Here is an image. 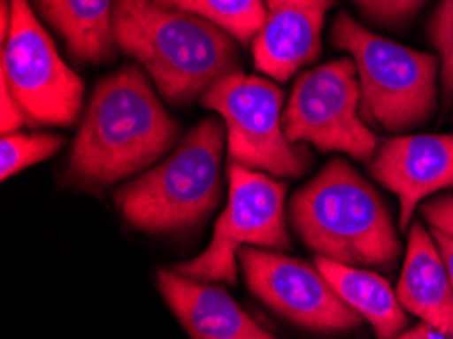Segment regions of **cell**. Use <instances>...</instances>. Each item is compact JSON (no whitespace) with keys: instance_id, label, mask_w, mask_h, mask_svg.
<instances>
[{"instance_id":"7","label":"cell","mask_w":453,"mask_h":339,"mask_svg":"<svg viewBox=\"0 0 453 339\" xmlns=\"http://www.w3.org/2000/svg\"><path fill=\"white\" fill-rule=\"evenodd\" d=\"M287 183L240 165L228 169V204L205 250L173 266L183 276L203 282H238V250L242 246L285 252L291 248L287 230Z\"/></svg>"},{"instance_id":"6","label":"cell","mask_w":453,"mask_h":339,"mask_svg":"<svg viewBox=\"0 0 453 339\" xmlns=\"http://www.w3.org/2000/svg\"><path fill=\"white\" fill-rule=\"evenodd\" d=\"M285 94L271 80L236 72L203 94L202 106L216 112L228 133L230 165L293 179L311 165L307 144H293L283 128Z\"/></svg>"},{"instance_id":"2","label":"cell","mask_w":453,"mask_h":339,"mask_svg":"<svg viewBox=\"0 0 453 339\" xmlns=\"http://www.w3.org/2000/svg\"><path fill=\"white\" fill-rule=\"evenodd\" d=\"M112 35L116 47L139 61L173 106L202 102L219 80L242 72L228 33L157 0H116Z\"/></svg>"},{"instance_id":"12","label":"cell","mask_w":453,"mask_h":339,"mask_svg":"<svg viewBox=\"0 0 453 339\" xmlns=\"http://www.w3.org/2000/svg\"><path fill=\"white\" fill-rule=\"evenodd\" d=\"M266 20L252 43L254 67L277 81H289L293 73L321 55V31L335 0H265Z\"/></svg>"},{"instance_id":"16","label":"cell","mask_w":453,"mask_h":339,"mask_svg":"<svg viewBox=\"0 0 453 339\" xmlns=\"http://www.w3.org/2000/svg\"><path fill=\"white\" fill-rule=\"evenodd\" d=\"M315 266L329 281L362 320L372 325L376 339H395L407 327V313L399 295L380 274L360 266H346L340 262L315 256Z\"/></svg>"},{"instance_id":"13","label":"cell","mask_w":453,"mask_h":339,"mask_svg":"<svg viewBox=\"0 0 453 339\" xmlns=\"http://www.w3.org/2000/svg\"><path fill=\"white\" fill-rule=\"evenodd\" d=\"M157 289L189 339H277L222 287L161 268Z\"/></svg>"},{"instance_id":"22","label":"cell","mask_w":453,"mask_h":339,"mask_svg":"<svg viewBox=\"0 0 453 339\" xmlns=\"http://www.w3.org/2000/svg\"><path fill=\"white\" fill-rule=\"evenodd\" d=\"M0 104H3V124H0L3 135L19 133V128L27 124V116L4 81H0Z\"/></svg>"},{"instance_id":"4","label":"cell","mask_w":453,"mask_h":339,"mask_svg":"<svg viewBox=\"0 0 453 339\" xmlns=\"http://www.w3.org/2000/svg\"><path fill=\"white\" fill-rule=\"evenodd\" d=\"M224 147V120L218 114L200 120L165 161L114 193L122 218L147 234L183 232L200 224L222 199Z\"/></svg>"},{"instance_id":"21","label":"cell","mask_w":453,"mask_h":339,"mask_svg":"<svg viewBox=\"0 0 453 339\" xmlns=\"http://www.w3.org/2000/svg\"><path fill=\"white\" fill-rule=\"evenodd\" d=\"M425 221L435 230L453 236V196H441L421 205Z\"/></svg>"},{"instance_id":"5","label":"cell","mask_w":453,"mask_h":339,"mask_svg":"<svg viewBox=\"0 0 453 339\" xmlns=\"http://www.w3.org/2000/svg\"><path fill=\"white\" fill-rule=\"evenodd\" d=\"M329 39L358 69L360 114L370 128L404 133L434 116L441 75L435 55L380 37L346 12L334 19Z\"/></svg>"},{"instance_id":"23","label":"cell","mask_w":453,"mask_h":339,"mask_svg":"<svg viewBox=\"0 0 453 339\" xmlns=\"http://www.w3.org/2000/svg\"><path fill=\"white\" fill-rule=\"evenodd\" d=\"M431 234H434L439 250L443 254L445 266H448L451 287H453V236H449V234H445L441 230H435V227H431Z\"/></svg>"},{"instance_id":"18","label":"cell","mask_w":453,"mask_h":339,"mask_svg":"<svg viewBox=\"0 0 453 339\" xmlns=\"http://www.w3.org/2000/svg\"><path fill=\"white\" fill-rule=\"evenodd\" d=\"M64 147V136L59 135H27V133H11L3 135L0 141V175L6 181L17 173L25 171L31 165H37L45 158H51Z\"/></svg>"},{"instance_id":"11","label":"cell","mask_w":453,"mask_h":339,"mask_svg":"<svg viewBox=\"0 0 453 339\" xmlns=\"http://www.w3.org/2000/svg\"><path fill=\"white\" fill-rule=\"evenodd\" d=\"M370 175L399 197L407 230L423 199L453 189V135L395 136L379 144Z\"/></svg>"},{"instance_id":"9","label":"cell","mask_w":453,"mask_h":339,"mask_svg":"<svg viewBox=\"0 0 453 339\" xmlns=\"http://www.w3.org/2000/svg\"><path fill=\"white\" fill-rule=\"evenodd\" d=\"M285 136L324 153H344L370 161L379 138L360 114L358 69L342 58L299 73L283 110Z\"/></svg>"},{"instance_id":"25","label":"cell","mask_w":453,"mask_h":339,"mask_svg":"<svg viewBox=\"0 0 453 339\" xmlns=\"http://www.w3.org/2000/svg\"><path fill=\"white\" fill-rule=\"evenodd\" d=\"M434 331L435 329H431L427 323H423V325H418V327L407 331V334H401L399 337H395V339H435Z\"/></svg>"},{"instance_id":"17","label":"cell","mask_w":453,"mask_h":339,"mask_svg":"<svg viewBox=\"0 0 453 339\" xmlns=\"http://www.w3.org/2000/svg\"><path fill=\"white\" fill-rule=\"evenodd\" d=\"M161 4L210 20L240 45L254 43L266 20L265 0H163Z\"/></svg>"},{"instance_id":"10","label":"cell","mask_w":453,"mask_h":339,"mask_svg":"<svg viewBox=\"0 0 453 339\" xmlns=\"http://www.w3.org/2000/svg\"><path fill=\"white\" fill-rule=\"evenodd\" d=\"M246 285L274 313L299 327L340 334L358 327L362 317L335 293L318 266L266 248L238 250Z\"/></svg>"},{"instance_id":"1","label":"cell","mask_w":453,"mask_h":339,"mask_svg":"<svg viewBox=\"0 0 453 339\" xmlns=\"http://www.w3.org/2000/svg\"><path fill=\"white\" fill-rule=\"evenodd\" d=\"M180 135L149 73L125 65L96 84L73 138L67 177L86 187L125 181L161 161Z\"/></svg>"},{"instance_id":"19","label":"cell","mask_w":453,"mask_h":339,"mask_svg":"<svg viewBox=\"0 0 453 339\" xmlns=\"http://www.w3.org/2000/svg\"><path fill=\"white\" fill-rule=\"evenodd\" d=\"M429 39L441 61L443 98L449 104L453 98V0L439 3L429 20Z\"/></svg>"},{"instance_id":"26","label":"cell","mask_w":453,"mask_h":339,"mask_svg":"<svg viewBox=\"0 0 453 339\" xmlns=\"http://www.w3.org/2000/svg\"><path fill=\"white\" fill-rule=\"evenodd\" d=\"M157 3H159V4H161V3H163V0H157Z\"/></svg>"},{"instance_id":"3","label":"cell","mask_w":453,"mask_h":339,"mask_svg":"<svg viewBox=\"0 0 453 339\" xmlns=\"http://www.w3.org/2000/svg\"><path fill=\"white\" fill-rule=\"evenodd\" d=\"M289 221L309 250L340 265L393 268L401 254L387 204L344 158L295 193Z\"/></svg>"},{"instance_id":"15","label":"cell","mask_w":453,"mask_h":339,"mask_svg":"<svg viewBox=\"0 0 453 339\" xmlns=\"http://www.w3.org/2000/svg\"><path fill=\"white\" fill-rule=\"evenodd\" d=\"M116 0H35L39 15L64 39L72 58L80 64L102 65L119 47L112 35Z\"/></svg>"},{"instance_id":"14","label":"cell","mask_w":453,"mask_h":339,"mask_svg":"<svg viewBox=\"0 0 453 339\" xmlns=\"http://www.w3.org/2000/svg\"><path fill=\"white\" fill-rule=\"evenodd\" d=\"M401 305L435 329L453 335V287L437 242L423 224L409 232L404 266L396 287Z\"/></svg>"},{"instance_id":"24","label":"cell","mask_w":453,"mask_h":339,"mask_svg":"<svg viewBox=\"0 0 453 339\" xmlns=\"http://www.w3.org/2000/svg\"><path fill=\"white\" fill-rule=\"evenodd\" d=\"M11 29V0H3L0 3V39H6Z\"/></svg>"},{"instance_id":"8","label":"cell","mask_w":453,"mask_h":339,"mask_svg":"<svg viewBox=\"0 0 453 339\" xmlns=\"http://www.w3.org/2000/svg\"><path fill=\"white\" fill-rule=\"evenodd\" d=\"M0 72L29 127H72L78 120L84 81L61 58L29 0H11Z\"/></svg>"},{"instance_id":"20","label":"cell","mask_w":453,"mask_h":339,"mask_svg":"<svg viewBox=\"0 0 453 339\" xmlns=\"http://www.w3.org/2000/svg\"><path fill=\"white\" fill-rule=\"evenodd\" d=\"M374 23L384 27H401L417 17L427 0H352Z\"/></svg>"}]
</instances>
